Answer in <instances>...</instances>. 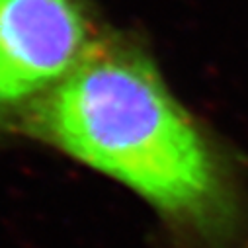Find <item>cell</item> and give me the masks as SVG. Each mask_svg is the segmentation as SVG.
<instances>
[{
    "label": "cell",
    "mask_w": 248,
    "mask_h": 248,
    "mask_svg": "<svg viewBox=\"0 0 248 248\" xmlns=\"http://www.w3.org/2000/svg\"><path fill=\"white\" fill-rule=\"evenodd\" d=\"M20 133L125 186L184 238L221 240L238 223L225 156L129 33L100 30Z\"/></svg>",
    "instance_id": "1"
},
{
    "label": "cell",
    "mask_w": 248,
    "mask_h": 248,
    "mask_svg": "<svg viewBox=\"0 0 248 248\" xmlns=\"http://www.w3.org/2000/svg\"><path fill=\"white\" fill-rule=\"evenodd\" d=\"M100 30L90 0H0V129L20 131Z\"/></svg>",
    "instance_id": "2"
},
{
    "label": "cell",
    "mask_w": 248,
    "mask_h": 248,
    "mask_svg": "<svg viewBox=\"0 0 248 248\" xmlns=\"http://www.w3.org/2000/svg\"><path fill=\"white\" fill-rule=\"evenodd\" d=\"M231 248H248V236H244L236 246H231Z\"/></svg>",
    "instance_id": "3"
}]
</instances>
